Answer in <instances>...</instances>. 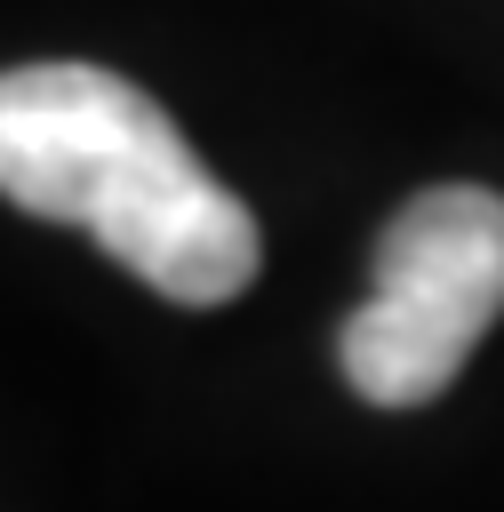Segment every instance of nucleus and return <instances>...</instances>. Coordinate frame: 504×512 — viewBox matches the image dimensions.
I'll return each mask as SVG.
<instances>
[{"mask_svg":"<svg viewBox=\"0 0 504 512\" xmlns=\"http://www.w3.org/2000/svg\"><path fill=\"white\" fill-rule=\"evenodd\" d=\"M0 200L80 224L168 304H232L264 256L248 200L104 64L0 72Z\"/></svg>","mask_w":504,"mask_h":512,"instance_id":"f257e3e1","label":"nucleus"},{"mask_svg":"<svg viewBox=\"0 0 504 512\" xmlns=\"http://www.w3.org/2000/svg\"><path fill=\"white\" fill-rule=\"evenodd\" d=\"M504 312V192L424 184L376 240V288L344 320L336 360L360 400L424 408L456 384Z\"/></svg>","mask_w":504,"mask_h":512,"instance_id":"f03ea898","label":"nucleus"}]
</instances>
